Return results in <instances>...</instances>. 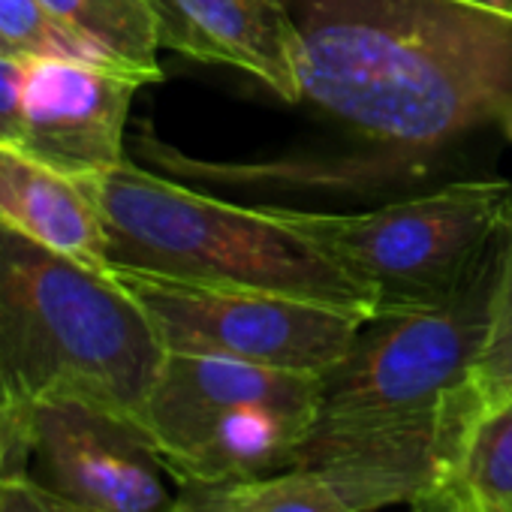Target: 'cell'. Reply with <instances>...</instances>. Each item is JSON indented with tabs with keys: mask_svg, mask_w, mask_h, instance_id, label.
<instances>
[{
	"mask_svg": "<svg viewBox=\"0 0 512 512\" xmlns=\"http://www.w3.org/2000/svg\"><path fill=\"white\" fill-rule=\"evenodd\" d=\"M148 4L154 7L157 19H160V34H163V49H172L178 55H187V58H196V61H205V49L202 43L196 40L193 28L187 25L184 13L178 10L175 0H148Z\"/></svg>",
	"mask_w": 512,
	"mask_h": 512,
	"instance_id": "cell-21",
	"label": "cell"
},
{
	"mask_svg": "<svg viewBox=\"0 0 512 512\" xmlns=\"http://www.w3.org/2000/svg\"><path fill=\"white\" fill-rule=\"evenodd\" d=\"M500 124H503V133H506V139H512V103L503 109V115H500Z\"/></svg>",
	"mask_w": 512,
	"mask_h": 512,
	"instance_id": "cell-26",
	"label": "cell"
},
{
	"mask_svg": "<svg viewBox=\"0 0 512 512\" xmlns=\"http://www.w3.org/2000/svg\"><path fill=\"white\" fill-rule=\"evenodd\" d=\"M7 398L0 395V461H4V431H7Z\"/></svg>",
	"mask_w": 512,
	"mask_h": 512,
	"instance_id": "cell-25",
	"label": "cell"
},
{
	"mask_svg": "<svg viewBox=\"0 0 512 512\" xmlns=\"http://www.w3.org/2000/svg\"><path fill=\"white\" fill-rule=\"evenodd\" d=\"M40 4L112 64L142 76L148 85L163 79L157 61L163 34L148 0H40Z\"/></svg>",
	"mask_w": 512,
	"mask_h": 512,
	"instance_id": "cell-15",
	"label": "cell"
},
{
	"mask_svg": "<svg viewBox=\"0 0 512 512\" xmlns=\"http://www.w3.org/2000/svg\"><path fill=\"white\" fill-rule=\"evenodd\" d=\"M253 401L320 413V377L226 356L166 353L142 410V428L169 470L220 413Z\"/></svg>",
	"mask_w": 512,
	"mask_h": 512,
	"instance_id": "cell-10",
	"label": "cell"
},
{
	"mask_svg": "<svg viewBox=\"0 0 512 512\" xmlns=\"http://www.w3.org/2000/svg\"><path fill=\"white\" fill-rule=\"evenodd\" d=\"M166 473L133 419L85 401L7 407L0 479L25 476L91 512H172Z\"/></svg>",
	"mask_w": 512,
	"mask_h": 512,
	"instance_id": "cell-7",
	"label": "cell"
},
{
	"mask_svg": "<svg viewBox=\"0 0 512 512\" xmlns=\"http://www.w3.org/2000/svg\"><path fill=\"white\" fill-rule=\"evenodd\" d=\"M368 290L374 314L452 293L512 229V181H452L359 214L278 208Z\"/></svg>",
	"mask_w": 512,
	"mask_h": 512,
	"instance_id": "cell-4",
	"label": "cell"
},
{
	"mask_svg": "<svg viewBox=\"0 0 512 512\" xmlns=\"http://www.w3.org/2000/svg\"><path fill=\"white\" fill-rule=\"evenodd\" d=\"M476 380L437 407L377 416H323L296 443L290 467L323 476L350 512L419 503L449 485L479 404Z\"/></svg>",
	"mask_w": 512,
	"mask_h": 512,
	"instance_id": "cell-8",
	"label": "cell"
},
{
	"mask_svg": "<svg viewBox=\"0 0 512 512\" xmlns=\"http://www.w3.org/2000/svg\"><path fill=\"white\" fill-rule=\"evenodd\" d=\"M205 49L208 64H226L260 79L284 103H302L296 31L287 0H175Z\"/></svg>",
	"mask_w": 512,
	"mask_h": 512,
	"instance_id": "cell-12",
	"label": "cell"
},
{
	"mask_svg": "<svg viewBox=\"0 0 512 512\" xmlns=\"http://www.w3.org/2000/svg\"><path fill=\"white\" fill-rule=\"evenodd\" d=\"M473 380L485 392H509L512 389V232L503 260V275L491 311L488 338L473 368Z\"/></svg>",
	"mask_w": 512,
	"mask_h": 512,
	"instance_id": "cell-18",
	"label": "cell"
},
{
	"mask_svg": "<svg viewBox=\"0 0 512 512\" xmlns=\"http://www.w3.org/2000/svg\"><path fill=\"white\" fill-rule=\"evenodd\" d=\"M0 512H91V509L52 494L25 476H10L0 479Z\"/></svg>",
	"mask_w": 512,
	"mask_h": 512,
	"instance_id": "cell-20",
	"label": "cell"
},
{
	"mask_svg": "<svg viewBox=\"0 0 512 512\" xmlns=\"http://www.w3.org/2000/svg\"><path fill=\"white\" fill-rule=\"evenodd\" d=\"M314 419L317 413L263 401L238 404L220 413L196 446L169 464V476L181 488H214L284 470Z\"/></svg>",
	"mask_w": 512,
	"mask_h": 512,
	"instance_id": "cell-13",
	"label": "cell"
},
{
	"mask_svg": "<svg viewBox=\"0 0 512 512\" xmlns=\"http://www.w3.org/2000/svg\"><path fill=\"white\" fill-rule=\"evenodd\" d=\"M296 73L338 124L437 151L512 103V19L458 0H287Z\"/></svg>",
	"mask_w": 512,
	"mask_h": 512,
	"instance_id": "cell-1",
	"label": "cell"
},
{
	"mask_svg": "<svg viewBox=\"0 0 512 512\" xmlns=\"http://www.w3.org/2000/svg\"><path fill=\"white\" fill-rule=\"evenodd\" d=\"M145 308L166 353L226 356L281 371L329 374L368 317L323 302L112 272Z\"/></svg>",
	"mask_w": 512,
	"mask_h": 512,
	"instance_id": "cell-6",
	"label": "cell"
},
{
	"mask_svg": "<svg viewBox=\"0 0 512 512\" xmlns=\"http://www.w3.org/2000/svg\"><path fill=\"white\" fill-rule=\"evenodd\" d=\"M509 232L452 293L371 314L347 356L320 377V413H410L437 407L470 383L488 338Z\"/></svg>",
	"mask_w": 512,
	"mask_h": 512,
	"instance_id": "cell-5",
	"label": "cell"
},
{
	"mask_svg": "<svg viewBox=\"0 0 512 512\" xmlns=\"http://www.w3.org/2000/svg\"><path fill=\"white\" fill-rule=\"evenodd\" d=\"M25 55L0 52V142L22 139L25 103Z\"/></svg>",
	"mask_w": 512,
	"mask_h": 512,
	"instance_id": "cell-19",
	"label": "cell"
},
{
	"mask_svg": "<svg viewBox=\"0 0 512 512\" xmlns=\"http://www.w3.org/2000/svg\"><path fill=\"white\" fill-rule=\"evenodd\" d=\"M166 347L112 275L0 226V395L85 401L142 425Z\"/></svg>",
	"mask_w": 512,
	"mask_h": 512,
	"instance_id": "cell-2",
	"label": "cell"
},
{
	"mask_svg": "<svg viewBox=\"0 0 512 512\" xmlns=\"http://www.w3.org/2000/svg\"><path fill=\"white\" fill-rule=\"evenodd\" d=\"M410 512H461V509H458V503L452 500V494H449L446 488H440V491L422 497L419 503H410Z\"/></svg>",
	"mask_w": 512,
	"mask_h": 512,
	"instance_id": "cell-23",
	"label": "cell"
},
{
	"mask_svg": "<svg viewBox=\"0 0 512 512\" xmlns=\"http://www.w3.org/2000/svg\"><path fill=\"white\" fill-rule=\"evenodd\" d=\"M458 4L482 7V10H491V13H500V16L512 19V0H458Z\"/></svg>",
	"mask_w": 512,
	"mask_h": 512,
	"instance_id": "cell-24",
	"label": "cell"
},
{
	"mask_svg": "<svg viewBox=\"0 0 512 512\" xmlns=\"http://www.w3.org/2000/svg\"><path fill=\"white\" fill-rule=\"evenodd\" d=\"M172 512H232V506L226 503V497L217 485L214 488H181Z\"/></svg>",
	"mask_w": 512,
	"mask_h": 512,
	"instance_id": "cell-22",
	"label": "cell"
},
{
	"mask_svg": "<svg viewBox=\"0 0 512 512\" xmlns=\"http://www.w3.org/2000/svg\"><path fill=\"white\" fill-rule=\"evenodd\" d=\"M0 37L25 58H73L118 67L67 31L40 0H0Z\"/></svg>",
	"mask_w": 512,
	"mask_h": 512,
	"instance_id": "cell-17",
	"label": "cell"
},
{
	"mask_svg": "<svg viewBox=\"0 0 512 512\" xmlns=\"http://www.w3.org/2000/svg\"><path fill=\"white\" fill-rule=\"evenodd\" d=\"M479 392L446 491L461 512H512V389Z\"/></svg>",
	"mask_w": 512,
	"mask_h": 512,
	"instance_id": "cell-14",
	"label": "cell"
},
{
	"mask_svg": "<svg viewBox=\"0 0 512 512\" xmlns=\"http://www.w3.org/2000/svg\"><path fill=\"white\" fill-rule=\"evenodd\" d=\"M0 226L109 272L103 217L82 181L19 142H0Z\"/></svg>",
	"mask_w": 512,
	"mask_h": 512,
	"instance_id": "cell-11",
	"label": "cell"
},
{
	"mask_svg": "<svg viewBox=\"0 0 512 512\" xmlns=\"http://www.w3.org/2000/svg\"><path fill=\"white\" fill-rule=\"evenodd\" d=\"M217 488L232 512H350L323 476L302 467H284Z\"/></svg>",
	"mask_w": 512,
	"mask_h": 512,
	"instance_id": "cell-16",
	"label": "cell"
},
{
	"mask_svg": "<svg viewBox=\"0 0 512 512\" xmlns=\"http://www.w3.org/2000/svg\"><path fill=\"white\" fill-rule=\"evenodd\" d=\"M142 76L73 58H28L19 145L67 175L118 166Z\"/></svg>",
	"mask_w": 512,
	"mask_h": 512,
	"instance_id": "cell-9",
	"label": "cell"
},
{
	"mask_svg": "<svg viewBox=\"0 0 512 512\" xmlns=\"http://www.w3.org/2000/svg\"><path fill=\"white\" fill-rule=\"evenodd\" d=\"M76 178L103 217L109 272L263 290L374 314L368 290L275 205L223 202L130 160Z\"/></svg>",
	"mask_w": 512,
	"mask_h": 512,
	"instance_id": "cell-3",
	"label": "cell"
},
{
	"mask_svg": "<svg viewBox=\"0 0 512 512\" xmlns=\"http://www.w3.org/2000/svg\"><path fill=\"white\" fill-rule=\"evenodd\" d=\"M0 52H16V49H13L4 37H0ZM16 55H19V52H16Z\"/></svg>",
	"mask_w": 512,
	"mask_h": 512,
	"instance_id": "cell-27",
	"label": "cell"
}]
</instances>
